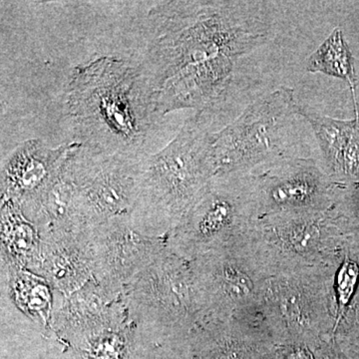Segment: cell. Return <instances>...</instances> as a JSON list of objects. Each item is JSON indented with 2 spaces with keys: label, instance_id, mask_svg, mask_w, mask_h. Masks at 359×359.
<instances>
[{
  "label": "cell",
  "instance_id": "d6986e66",
  "mask_svg": "<svg viewBox=\"0 0 359 359\" xmlns=\"http://www.w3.org/2000/svg\"><path fill=\"white\" fill-rule=\"evenodd\" d=\"M299 115L311 124L327 163V176L337 185L342 159L354 133L359 128V119L339 120L327 116L320 117L311 114L301 106Z\"/></svg>",
  "mask_w": 359,
  "mask_h": 359
},
{
  "label": "cell",
  "instance_id": "6da1fadb",
  "mask_svg": "<svg viewBox=\"0 0 359 359\" xmlns=\"http://www.w3.org/2000/svg\"><path fill=\"white\" fill-rule=\"evenodd\" d=\"M263 21L228 1H163L149 11L139 61L161 116L219 109L238 59L264 43Z\"/></svg>",
  "mask_w": 359,
  "mask_h": 359
},
{
  "label": "cell",
  "instance_id": "5b68a950",
  "mask_svg": "<svg viewBox=\"0 0 359 359\" xmlns=\"http://www.w3.org/2000/svg\"><path fill=\"white\" fill-rule=\"evenodd\" d=\"M339 266L271 276L264 283L259 311L278 346H311L334 337V278Z\"/></svg>",
  "mask_w": 359,
  "mask_h": 359
},
{
  "label": "cell",
  "instance_id": "30bf717a",
  "mask_svg": "<svg viewBox=\"0 0 359 359\" xmlns=\"http://www.w3.org/2000/svg\"><path fill=\"white\" fill-rule=\"evenodd\" d=\"M194 287L205 318H231L259 311L269 276L245 242L212 250L190 262Z\"/></svg>",
  "mask_w": 359,
  "mask_h": 359
},
{
  "label": "cell",
  "instance_id": "4fadbf2b",
  "mask_svg": "<svg viewBox=\"0 0 359 359\" xmlns=\"http://www.w3.org/2000/svg\"><path fill=\"white\" fill-rule=\"evenodd\" d=\"M190 342L195 359H283L259 313L202 318L191 332Z\"/></svg>",
  "mask_w": 359,
  "mask_h": 359
},
{
  "label": "cell",
  "instance_id": "52a82bcc",
  "mask_svg": "<svg viewBox=\"0 0 359 359\" xmlns=\"http://www.w3.org/2000/svg\"><path fill=\"white\" fill-rule=\"evenodd\" d=\"M124 301L137 327L189 339L202 313L190 262L165 249L125 290Z\"/></svg>",
  "mask_w": 359,
  "mask_h": 359
},
{
  "label": "cell",
  "instance_id": "d4e9b609",
  "mask_svg": "<svg viewBox=\"0 0 359 359\" xmlns=\"http://www.w3.org/2000/svg\"><path fill=\"white\" fill-rule=\"evenodd\" d=\"M283 359H316L313 347L309 344H294L280 346Z\"/></svg>",
  "mask_w": 359,
  "mask_h": 359
},
{
  "label": "cell",
  "instance_id": "9c48e42d",
  "mask_svg": "<svg viewBox=\"0 0 359 359\" xmlns=\"http://www.w3.org/2000/svg\"><path fill=\"white\" fill-rule=\"evenodd\" d=\"M299 110L294 90L287 87L248 106L235 121L214 134L215 178L238 175L276 159L283 130Z\"/></svg>",
  "mask_w": 359,
  "mask_h": 359
},
{
  "label": "cell",
  "instance_id": "8fae6325",
  "mask_svg": "<svg viewBox=\"0 0 359 359\" xmlns=\"http://www.w3.org/2000/svg\"><path fill=\"white\" fill-rule=\"evenodd\" d=\"M257 218L294 211H320L337 204L340 187L309 160H282L248 179Z\"/></svg>",
  "mask_w": 359,
  "mask_h": 359
},
{
  "label": "cell",
  "instance_id": "7c38bea8",
  "mask_svg": "<svg viewBox=\"0 0 359 359\" xmlns=\"http://www.w3.org/2000/svg\"><path fill=\"white\" fill-rule=\"evenodd\" d=\"M92 245L94 280L109 294L124 295L130 283L166 249V240L141 233L128 217L94 228Z\"/></svg>",
  "mask_w": 359,
  "mask_h": 359
},
{
  "label": "cell",
  "instance_id": "44dd1931",
  "mask_svg": "<svg viewBox=\"0 0 359 359\" xmlns=\"http://www.w3.org/2000/svg\"><path fill=\"white\" fill-rule=\"evenodd\" d=\"M4 268L14 301L27 316L46 325L51 318V285L42 276L28 269L6 264Z\"/></svg>",
  "mask_w": 359,
  "mask_h": 359
},
{
  "label": "cell",
  "instance_id": "e0dca14e",
  "mask_svg": "<svg viewBox=\"0 0 359 359\" xmlns=\"http://www.w3.org/2000/svg\"><path fill=\"white\" fill-rule=\"evenodd\" d=\"M22 211L35 224L42 240L91 230L85 221L76 187L66 174L65 165L51 185Z\"/></svg>",
  "mask_w": 359,
  "mask_h": 359
},
{
  "label": "cell",
  "instance_id": "8992f818",
  "mask_svg": "<svg viewBox=\"0 0 359 359\" xmlns=\"http://www.w3.org/2000/svg\"><path fill=\"white\" fill-rule=\"evenodd\" d=\"M257 219L249 181L217 177L181 223L165 238L170 252L192 262L212 250L245 242Z\"/></svg>",
  "mask_w": 359,
  "mask_h": 359
},
{
  "label": "cell",
  "instance_id": "ffe728a7",
  "mask_svg": "<svg viewBox=\"0 0 359 359\" xmlns=\"http://www.w3.org/2000/svg\"><path fill=\"white\" fill-rule=\"evenodd\" d=\"M306 70L311 73H323L346 81L353 95L355 118L359 119L354 59L344 39V33L339 28H335L323 44L309 56Z\"/></svg>",
  "mask_w": 359,
  "mask_h": 359
},
{
  "label": "cell",
  "instance_id": "5bb4252c",
  "mask_svg": "<svg viewBox=\"0 0 359 359\" xmlns=\"http://www.w3.org/2000/svg\"><path fill=\"white\" fill-rule=\"evenodd\" d=\"M72 146L71 142L52 148L40 139L18 145L1 167V199L21 209L36 200L57 178Z\"/></svg>",
  "mask_w": 359,
  "mask_h": 359
},
{
  "label": "cell",
  "instance_id": "7402d4cb",
  "mask_svg": "<svg viewBox=\"0 0 359 359\" xmlns=\"http://www.w3.org/2000/svg\"><path fill=\"white\" fill-rule=\"evenodd\" d=\"M337 201V208L351 223V249L359 261V183L340 191Z\"/></svg>",
  "mask_w": 359,
  "mask_h": 359
},
{
  "label": "cell",
  "instance_id": "603a6c76",
  "mask_svg": "<svg viewBox=\"0 0 359 359\" xmlns=\"http://www.w3.org/2000/svg\"><path fill=\"white\" fill-rule=\"evenodd\" d=\"M340 359H359V337L351 334L334 335Z\"/></svg>",
  "mask_w": 359,
  "mask_h": 359
},
{
  "label": "cell",
  "instance_id": "ba28073f",
  "mask_svg": "<svg viewBox=\"0 0 359 359\" xmlns=\"http://www.w3.org/2000/svg\"><path fill=\"white\" fill-rule=\"evenodd\" d=\"M143 156L105 154L73 142L65 170L76 187L89 229L131 217Z\"/></svg>",
  "mask_w": 359,
  "mask_h": 359
},
{
  "label": "cell",
  "instance_id": "ac0fdd59",
  "mask_svg": "<svg viewBox=\"0 0 359 359\" xmlns=\"http://www.w3.org/2000/svg\"><path fill=\"white\" fill-rule=\"evenodd\" d=\"M41 245L39 230L20 205L1 199L2 264L33 271L39 263Z\"/></svg>",
  "mask_w": 359,
  "mask_h": 359
},
{
  "label": "cell",
  "instance_id": "7a4b0ae2",
  "mask_svg": "<svg viewBox=\"0 0 359 359\" xmlns=\"http://www.w3.org/2000/svg\"><path fill=\"white\" fill-rule=\"evenodd\" d=\"M65 110L73 142L105 154H148L162 120L139 63L112 56L73 70Z\"/></svg>",
  "mask_w": 359,
  "mask_h": 359
},
{
  "label": "cell",
  "instance_id": "cb8c5ba5",
  "mask_svg": "<svg viewBox=\"0 0 359 359\" xmlns=\"http://www.w3.org/2000/svg\"><path fill=\"white\" fill-rule=\"evenodd\" d=\"M351 334L359 337V289L353 306L334 334Z\"/></svg>",
  "mask_w": 359,
  "mask_h": 359
},
{
  "label": "cell",
  "instance_id": "3957f363",
  "mask_svg": "<svg viewBox=\"0 0 359 359\" xmlns=\"http://www.w3.org/2000/svg\"><path fill=\"white\" fill-rule=\"evenodd\" d=\"M215 174L214 134L197 114L166 147L142 158L132 226L144 235L166 238L204 197Z\"/></svg>",
  "mask_w": 359,
  "mask_h": 359
},
{
  "label": "cell",
  "instance_id": "277c9868",
  "mask_svg": "<svg viewBox=\"0 0 359 359\" xmlns=\"http://www.w3.org/2000/svg\"><path fill=\"white\" fill-rule=\"evenodd\" d=\"M351 223L337 205L320 211L259 217L249 243L269 278L339 266L351 244Z\"/></svg>",
  "mask_w": 359,
  "mask_h": 359
},
{
  "label": "cell",
  "instance_id": "9a60e30c",
  "mask_svg": "<svg viewBox=\"0 0 359 359\" xmlns=\"http://www.w3.org/2000/svg\"><path fill=\"white\" fill-rule=\"evenodd\" d=\"M32 273L65 297L82 289L94 280L92 230L43 238Z\"/></svg>",
  "mask_w": 359,
  "mask_h": 359
},
{
  "label": "cell",
  "instance_id": "2e32d148",
  "mask_svg": "<svg viewBox=\"0 0 359 359\" xmlns=\"http://www.w3.org/2000/svg\"><path fill=\"white\" fill-rule=\"evenodd\" d=\"M66 297L52 316V325L60 337L71 341L129 313L124 295L109 294L95 280Z\"/></svg>",
  "mask_w": 359,
  "mask_h": 359
}]
</instances>
